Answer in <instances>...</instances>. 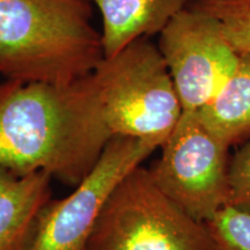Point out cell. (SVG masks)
<instances>
[{"label": "cell", "mask_w": 250, "mask_h": 250, "mask_svg": "<svg viewBox=\"0 0 250 250\" xmlns=\"http://www.w3.org/2000/svg\"><path fill=\"white\" fill-rule=\"evenodd\" d=\"M112 138L99 112L92 73L65 85L0 83V166L44 170L76 187Z\"/></svg>", "instance_id": "6da1fadb"}, {"label": "cell", "mask_w": 250, "mask_h": 250, "mask_svg": "<svg viewBox=\"0 0 250 250\" xmlns=\"http://www.w3.org/2000/svg\"><path fill=\"white\" fill-rule=\"evenodd\" d=\"M102 123L111 138L133 137L156 147L173 132L182 107L158 45L148 37L104 57L92 72Z\"/></svg>", "instance_id": "3957f363"}, {"label": "cell", "mask_w": 250, "mask_h": 250, "mask_svg": "<svg viewBox=\"0 0 250 250\" xmlns=\"http://www.w3.org/2000/svg\"><path fill=\"white\" fill-rule=\"evenodd\" d=\"M52 180L44 170L17 174L0 166V250L31 249Z\"/></svg>", "instance_id": "ba28073f"}, {"label": "cell", "mask_w": 250, "mask_h": 250, "mask_svg": "<svg viewBox=\"0 0 250 250\" xmlns=\"http://www.w3.org/2000/svg\"><path fill=\"white\" fill-rule=\"evenodd\" d=\"M227 205L250 212V139L229 159Z\"/></svg>", "instance_id": "4fadbf2b"}, {"label": "cell", "mask_w": 250, "mask_h": 250, "mask_svg": "<svg viewBox=\"0 0 250 250\" xmlns=\"http://www.w3.org/2000/svg\"><path fill=\"white\" fill-rule=\"evenodd\" d=\"M158 48L182 111H198L208 104L235 71L240 58L218 21L191 6L165 27Z\"/></svg>", "instance_id": "52a82bcc"}, {"label": "cell", "mask_w": 250, "mask_h": 250, "mask_svg": "<svg viewBox=\"0 0 250 250\" xmlns=\"http://www.w3.org/2000/svg\"><path fill=\"white\" fill-rule=\"evenodd\" d=\"M191 7L218 21L237 54H250V0H195Z\"/></svg>", "instance_id": "8fae6325"}, {"label": "cell", "mask_w": 250, "mask_h": 250, "mask_svg": "<svg viewBox=\"0 0 250 250\" xmlns=\"http://www.w3.org/2000/svg\"><path fill=\"white\" fill-rule=\"evenodd\" d=\"M102 15V48L112 57L134 41L159 34L190 0H89Z\"/></svg>", "instance_id": "9c48e42d"}, {"label": "cell", "mask_w": 250, "mask_h": 250, "mask_svg": "<svg viewBox=\"0 0 250 250\" xmlns=\"http://www.w3.org/2000/svg\"><path fill=\"white\" fill-rule=\"evenodd\" d=\"M148 168L153 181L171 201L204 224L227 205L229 146L208 129L197 111H182Z\"/></svg>", "instance_id": "5b68a950"}, {"label": "cell", "mask_w": 250, "mask_h": 250, "mask_svg": "<svg viewBox=\"0 0 250 250\" xmlns=\"http://www.w3.org/2000/svg\"><path fill=\"white\" fill-rule=\"evenodd\" d=\"M133 137H114L73 192L46 205L30 250H87L103 206L122 180L155 149Z\"/></svg>", "instance_id": "8992f818"}, {"label": "cell", "mask_w": 250, "mask_h": 250, "mask_svg": "<svg viewBox=\"0 0 250 250\" xmlns=\"http://www.w3.org/2000/svg\"><path fill=\"white\" fill-rule=\"evenodd\" d=\"M87 250H214L205 225L171 201L148 168L130 171L103 206Z\"/></svg>", "instance_id": "277c9868"}, {"label": "cell", "mask_w": 250, "mask_h": 250, "mask_svg": "<svg viewBox=\"0 0 250 250\" xmlns=\"http://www.w3.org/2000/svg\"><path fill=\"white\" fill-rule=\"evenodd\" d=\"M204 225L214 250H250V212L225 205Z\"/></svg>", "instance_id": "7c38bea8"}, {"label": "cell", "mask_w": 250, "mask_h": 250, "mask_svg": "<svg viewBox=\"0 0 250 250\" xmlns=\"http://www.w3.org/2000/svg\"><path fill=\"white\" fill-rule=\"evenodd\" d=\"M198 112L208 129L230 146L250 137V54H241L235 71Z\"/></svg>", "instance_id": "30bf717a"}, {"label": "cell", "mask_w": 250, "mask_h": 250, "mask_svg": "<svg viewBox=\"0 0 250 250\" xmlns=\"http://www.w3.org/2000/svg\"><path fill=\"white\" fill-rule=\"evenodd\" d=\"M89 0H0V74L65 85L104 58Z\"/></svg>", "instance_id": "7a4b0ae2"}]
</instances>
